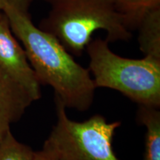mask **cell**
<instances>
[{
	"instance_id": "9",
	"label": "cell",
	"mask_w": 160,
	"mask_h": 160,
	"mask_svg": "<svg viewBox=\"0 0 160 160\" xmlns=\"http://www.w3.org/2000/svg\"><path fill=\"white\" fill-rule=\"evenodd\" d=\"M137 31L139 48L144 57L160 59V8L146 16Z\"/></svg>"
},
{
	"instance_id": "13",
	"label": "cell",
	"mask_w": 160,
	"mask_h": 160,
	"mask_svg": "<svg viewBox=\"0 0 160 160\" xmlns=\"http://www.w3.org/2000/svg\"><path fill=\"white\" fill-rule=\"evenodd\" d=\"M23 1H25L26 3H27V4H28V5H31V3L32 2H33V1H34V0H23Z\"/></svg>"
},
{
	"instance_id": "12",
	"label": "cell",
	"mask_w": 160,
	"mask_h": 160,
	"mask_svg": "<svg viewBox=\"0 0 160 160\" xmlns=\"http://www.w3.org/2000/svg\"><path fill=\"white\" fill-rule=\"evenodd\" d=\"M8 0H0V11H2Z\"/></svg>"
},
{
	"instance_id": "10",
	"label": "cell",
	"mask_w": 160,
	"mask_h": 160,
	"mask_svg": "<svg viewBox=\"0 0 160 160\" xmlns=\"http://www.w3.org/2000/svg\"><path fill=\"white\" fill-rule=\"evenodd\" d=\"M34 152L29 145L18 141L11 131L0 142V160H33Z\"/></svg>"
},
{
	"instance_id": "6",
	"label": "cell",
	"mask_w": 160,
	"mask_h": 160,
	"mask_svg": "<svg viewBox=\"0 0 160 160\" xmlns=\"http://www.w3.org/2000/svg\"><path fill=\"white\" fill-rule=\"evenodd\" d=\"M33 102L28 92L0 65V142Z\"/></svg>"
},
{
	"instance_id": "7",
	"label": "cell",
	"mask_w": 160,
	"mask_h": 160,
	"mask_svg": "<svg viewBox=\"0 0 160 160\" xmlns=\"http://www.w3.org/2000/svg\"><path fill=\"white\" fill-rule=\"evenodd\" d=\"M137 120L146 128L143 160H160V111L151 106L139 105Z\"/></svg>"
},
{
	"instance_id": "2",
	"label": "cell",
	"mask_w": 160,
	"mask_h": 160,
	"mask_svg": "<svg viewBox=\"0 0 160 160\" xmlns=\"http://www.w3.org/2000/svg\"><path fill=\"white\" fill-rule=\"evenodd\" d=\"M50 10L39 28L47 32L72 55L79 57L97 31L106 32L111 42H128L132 33L125 28L111 0H44Z\"/></svg>"
},
{
	"instance_id": "5",
	"label": "cell",
	"mask_w": 160,
	"mask_h": 160,
	"mask_svg": "<svg viewBox=\"0 0 160 160\" xmlns=\"http://www.w3.org/2000/svg\"><path fill=\"white\" fill-rule=\"evenodd\" d=\"M0 65L28 92L33 102L41 98V85L2 11H0Z\"/></svg>"
},
{
	"instance_id": "1",
	"label": "cell",
	"mask_w": 160,
	"mask_h": 160,
	"mask_svg": "<svg viewBox=\"0 0 160 160\" xmlns=\"http://www.w3.org/2000/svg\"><path fill=\"white\" fill-rule=\"evenodd\" d=\"M23 0H8L2 10L13 35L22 44L40 85H48L67 108L88 111L96 87L88 68L76 62L59 40L37 27Z\"/></svg>"
},
{
	"instance_id": "8",
	"label": "cell",
	"mask_w": 160,
	"mask_h": 160,
	"mask_svg": "<svg viewBox=\"0 0 160 160\" xmlns=\"http://www.w3.org/2000/svg\"><path fill=\"white\" fill-rule=\"evenodd\" d=\"M117 14L125 28L137 30L146 16L160 8V0H111Z\"/></svg>"
},
{
	"instance_id": "3",
	"label": "cell",
	"mask_w": 160,
	"mask_h": 160,
	"mask_svg": "<svg viewBox=\"0 0 160 160\" xmlns=\"http://www.w3.org/2000/svg\"><path fill=\"white\" fill-rule=\"evenodd\" d=\"M109 44L99 37L92 39L85 48L96 88L114 90L139 105L159 108L160 59L121 57Z\"/></svg>"
},
{
	"instance_id": "4",
	"label": "cell",
	"mask_w": 160,
	"mask_h": 160,
	"mask_svg": "<svg viewBox=\"0 0 160 160\" xmlns=\"http://www.w3.org/2000/svg\"><path fill=\"white\" fill-rule=\"evenodd\" d=\"M57 122L47 141L60 160H119L112 142L120 122H108L96 114L84 122L71 120L66 108L55 97Z\"/></svg>"
},
{
	"instance_id": "11",
	"label": "cell",
	"mask_w": 160,
	"mask_h": 160,
	"mask_svg": "<svg viewBox=\"0 0 160 160\" xmlns=\"http://www.w3.org/2000/svg\"><path fill=\"white\" fill-rule=\"evenodd\" d=\"M33 160H60L57 152L47 140L44 142L42 149L35 151Z\"/></svg>"
}]
</instances>
